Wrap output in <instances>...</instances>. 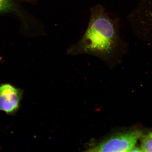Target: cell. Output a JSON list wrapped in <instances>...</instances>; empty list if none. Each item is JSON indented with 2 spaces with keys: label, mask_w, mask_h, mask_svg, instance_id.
I'll return each mask as SVG.
<instances>
[{
  "label": "cell",
  "mask_w": 152,
  "mask_h": 152,
  "mask_svg": "<svg viewBox=\"0 0 152 152\" xmlns=\"http://www.w3.org/2000/svg\"><path fill=\"white\" fill-rule=\"evenodd\" d=\"M115 30L113 21L99 7L92 10L90 22L79 42L68 49L71 56L87 54L105 60L111 54L115 41Z\"/></svg>",
  "instance_id": "6da1fadb"
},
{
  "label": "cell",
  "mask_w": 152,
  "mask_h": 152,
  "mask_svg": "<svg viewBox=\"0 0 152 152\" xmlns=\"http://www.w3.org/2000/svg\"><path fill=\"white\" fill-rule=\"evenodd\" d=\"M142 135L141 131L130 130L119 132L91 148L90 152H129Z\"/></svg>",
  "instance_id": "7a4b0ae2"
},
{
  "label": "cell",
  "mask_w": 152,
  "mask_h": 152,
  "mask_svg": "<svg viewBox=\"0 0 152 152\" xmlns=\"http://www.w3.org/2000/svg\"><path fill=\"white\" fill-rule=\"evenodd\" d=\"M23 94L22 90L9 83L0 85V110L14 115L20 108Z\"/></svg>",
  "instance_id": "3957f363"
},
{
  "label": "cell",
  "mask_w": 152,
  "mask_h": 152,
  "mask_svg": "<svg viewBox=\"0 0 152 152\" xmlns=\"http://www.w3.org/2000/svg\"><path fill=\"white\" fill-rule=\"evenodd\" d=\"M141 148L142 152H152V137L149 134L142 137Z\"/></svg>",
  "instance_id": "277c9868"
},
{
  "label": "cell",
  "mask_w": 152,
  "mask_h": 152,
  "mask_svg": "<svg viewBox=\"0 0 152 152\" xmlns=\"http://www.w3.org/2000/svg\"><path fill=\"white\" fill-rule=\"evenodd\" d=\"M13 7L12 0H0V13L10 10Z\"/></svg>",
  "instance_id": "5b68a950"
},
{
  "label": "cell",
  "mask_w": 152,
  "mask_h": 152,
  "mask_svg": "<svg viewBox=\"0 0 152 152\" xmlns=\"http://www.w3.org/2000/svg\"><path fill=\"white\" fill-rule=\"evenodd\" d=\"M129 152H142L141 148L134 146Z\"/></svg>",
  "instance_id": "8992f818"
},
{
  "label": "cell",
  "mask_w": 152,
  "mask_h": 152,
  "mask_svg": "<svg viewBox=\"0 0 152 152\" xmlns=\"http://www.w3.org/2000/svg\"><path fill=\"white\" fill-rule=\"evenodd\" d=\"M149 134H150V135L152 137V132L150 133Z\"/></svg>",
  "instance_id": "52a82bcc"
},
{
  "label": "cell",
  "mask_w": 152,
  "mask_h": 152,
  "mask_svg": "<svg viewBox=\"0 0 152 152\" xmlns=\"http://www.w3.org/2000/svg\"><path fill=\"white\" fill-rule=\"evenodd\" d=\"M1 57H0V61H1Z\"/></svg>",
  "instance_id": "ba28073f"
}]
</instances>
